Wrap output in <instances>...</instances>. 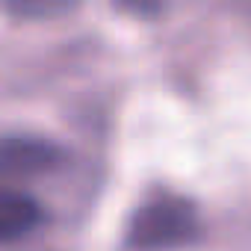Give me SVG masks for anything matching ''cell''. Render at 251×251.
Returning a JSON list of instances; mask_svg holds the SVG:
<instances>
[{
	"instance_id": "cell-3",
	"label": "cell",
	"mask_w": 251,
	"mask_h": 251,
	"mask_svg": "<svg viewBox=\"0 0 251 251\" xmlns=\"http://www.w3.org/2000/svg\"><path fill=\"white\" fill-rule=\"evenodd\" d=\"M45 225V207L24 189L0 180V245L27 239Z\"/></svg>"
},
{
	"instance_id": "cell-1",
	"label": "cell",
	"mask_w": 251,
	"mask_h": 251,
	"mask_svg": "<svg viewBox=\"0 0 251 251\" xmlns=\"http://www.w3.org/2000/svg\"><path fill=\"white\" fill-rule=\"evenodd\" d=\"M198 236V213L186 198L160 195L142 204L127 227V245L136 251H172Z\"/></svg>"
},
{
	"instance_id": "cell-2",
	"label": "cell",
	"mask_w": 251,
	"mask_h": 251,
	"mask_svg": "<svg viewBox=\"0 0 251 251\" xmlns=\"http://www.w3.org/2000/svg\"><path fill=\"white\" fill-rule=\"evenodd\" d=\"M62 163V151L39 136H3L0 139V177L21 180L53 172Z\"/></svg>"
},
{
	"instance_id": "cell-4",
	"label": "cell",
	"mask_w": 251,
	"mask_h": 251,
	"mask_svg": "<svg viewBox=\"0 0 251 251\" xmlns=\"http://www.w3.org/2000/svg\"><path fill=\"white\" fill-rule=\"evenodd\" d=\"M77 6V0H0V9L15 15V18H33V21H48L68 15Z\"/></svg>"
},
{
	"instance_id": "cell-5",
	"label": "cell",
	"mask_w": 251,
	"mask_h": 251,
	"mask_svg": "<svg viewBox=\"0 0 251 251\" xmlns=\"http://www.w3.org/2000/svg\"><path fill=\"white\" fill-rule=\"evenodd\" d=\"M115 3H118L121 9L139 15V18H151V15H157V12L163 9L166 0H115Z\"/></svg>"
}]
</instances>
